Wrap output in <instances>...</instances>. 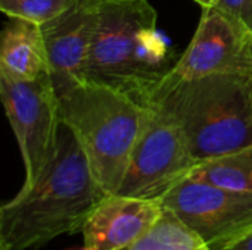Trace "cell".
Wrapping results in <instances>:
<instances>
[{"mask_svg": "<svg viewBox=\"0 0 252 250\" xmlns=\"http://www.w3.org/2000/svg\"><path fill=\"white\" fill-rule=\"evenodd\" d=\"M74 3L75 0H0V10L9 18L43 25L59 16Z\"/></svg>", "mask_w": 252, "mask_h": 250, "instance_id": "cell-14", "label": "cell"}, {"mask_svg": "<svg viewBox=\"0 0 252 250\" xmlns=\"http://www.w3.org/2000/svg\"><path fill=\"white\" fill-rule=\"evenodd\" d=\"M103 196L83 147L62 124L52 162L0 208V250L40 249L81 230Z\"/></svg>", "mask_w": 252, "mask_h": 250, "instance_id": "cell-1", "label": "cell"}, {"mask_svg": "<svg viewBox=\"0 0 252 250\" xmlns=\"http://www.w3.org/2000/svg\"><path fill=\"white\" fill-rule=\"evenodd\" d=\"M214 7L252 31V0H219Z\"/></svg>", "mask_w": 252, "mask_h": 250, "instance_id": "cell-15", "label": "cell"}, {"mask_svg": "<svg viewBox=\"0 0 252 250\" xmlns=\"http://www.w3.org/2000/svg\"><path fill=\"white\" fill-rule=\"evenodd\" d=\"M148 0H102L83 81L115 88L148 108L174 68V53Z\"/></svg>", "mask_w": 252, "mask_h": 250, "instance_id": "cell-2", "label": "cell"}, {"mask_svg": "<svg viewBox=\"0 0 252 250\" xmlns=\"http://www.w3.org/2000/svg\"><path fill=\"white\" fill-rule=\"evenodd\" d=\"M198 167L180 127L157 108L148 116L117 194L161 200Z\"/></svg>", "mask_w": 252, "mask_h": 250, "instance_id": "cell-6", "label": "cell"}, {"mask_svg": "<svg viewBox=\"0 0 252 250\" xmlns=\"http://www.w3.org/2000/svg\"><path fill=\"white\" fill-rule=\"evenodd\" d=\"M149 106L180 127L198 165L252 144V74H167Z\"/></svg>", "mask_w": 252, "mask_h": 250, "instance_id": "cell-3", "label": "cell"}, {"mask_svg": "<svg viewBox=\"0 0 252 250\" xmlns=\"http://www.w3.org/2000/svg\"><path fill=\"white\" fill-rule=\"evenodd\" d=\"M0 97L25 167L22 187H28L56 153L62 125L59 96L52 75L15 80L0 72Z\"/></svg>", "mask_w": 252, "mask_h": 250, "instance_id": "cell-5", "label": "cell"}, {"mask_svg": "<svg viewBox=\"0 0 252 250\" xmlns=\"http://www.w3.org/2000/svg\"><path fill=\"white\" fill-rule=\"evenodd\" d=\"M102 0H75L55 19L40 25L56 93L83 81V71L96 35Z\"/></svg>", "mask_w": 252, "mask_h": 250, "instance_id": "cell-9", "label": "cell"}, {"mask_svg": "<svg viewBox=\"0 0 252 250\" xmlns=\"http://www.w3.org/2000/svg\"><path fill=\"white\" fill-rule=\"evenodd\" d=\"M201 7H213V6H216L217 4V1L219 0H195Z\"/></svg>", "mask_w": 252, "mask_h": 250, "instance_id": "cell-17", "label": "cell"}, {"mask_svg": "<svg viewBox=\"0 0 252 250\" xmlns=\"http://www.w3.org/2000/svg\"><path fill=\"white\" fill-rule=\"evenodd\" d=\"M161 200L106 194L81 227L83 250H127L162 217Z\"/></svg>", "mask_w": 252, "mask_h": 250, "instance_id": "cell-10", "label": "cell"}, {"mask_svg": "<svg viewBox=\"0 0 252 250\" xmlns=\"http://www.w3.org/2000/svg\"><path fill=\"white\" fill-rule=\"evenodd\" d=\"M0 72L15 80L50 75L49 55L40 25L9 18L1 32Z\"/></svg>", "mask_w": 252, "mask_h": 250, "instance_id": "cell-11", "label": "cell"}, {"mask_svg": "<svg viewBox=\"0 0 252 250\" xmlns=\"http://www.w3.org/2000/svg\"><path fill=\"white\" fill-rule=\"evenodd\" d=\"M127 250H214L192 228L164 208L159 221Z\"/></svg>", "mask_w": 252, "mask_h": 250, "instance_id": "cell-13", "label": "cell"}, {"mask_svg": "<svg viewBox=\"0 0 252 250\" xmlns=\"http://www.w3.org/2000/svg\"><path fill=\"white\" fill-rule=\"evenodd\" d=\"M220 250H252V231L245 234L244 237L229 243L227 246L221 248Z\"/></svg>", "mask_w": 252, "mask_h": 250, "instance_id": "cell-16", "label": "cell"}, {"mask_svg": "<svg viewBox=\"0 0 252 250\" xmlns=\"http://www.w3.org/2000/svg\"><path fill=\"white\" fill-rule=\"evenodd\" d=\"M161 203L214 250L252 231V192L224 189L188 177Z\"/></svg>", "mask_w": 252, "mask_h": 250, "instance_id": "cell-7", "label": "cell"}, {"mask_svg": "<svg viewBox=\"0 0 252 250\" xmlns=\"http://www.w3.org/2000/svg\"><path fill=\"white\" fill-rule=\"evenodd\" d=\"M58 96L61 122L83 147L97 184L106 194L117 193L149 108L90 81H77Z\"/></svg>", "mask_w": 252, "mask_h": 250, "instance_id": "cell-4", "label": "cell"}, {"mask_svg": "<svg viewBox=\"0 0 252 250\" xmlns=\"http://www.w3.org/2000/svg\"><path fill=\"white\" fill-rule=\"evenodd\" d=\"M192 178L239 192H252V144L199 164Z\"/></svg>", "mask_w": 252, "mask_h": 250, "instance_id": "cell-12", "label": "cell"}, {"mask_svg": "<svg viewBox=\"0 0 252 250\" xmlns=\"http://www.w3.org/2000/svg\"><path fill=\"white\" fill-rule=\"evenodd\" d=\"M252 74V31L217 7H202L198 28L170 77Z\"/></svg>", "mask_w": 252, "mask_h": 250, "instance_id": "cell-8", "label": "cell"}]
</instances>
